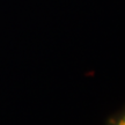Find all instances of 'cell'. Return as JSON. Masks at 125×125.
Here are the masks:
<instances>
[{"label": "cell", "instance_id": "1", "mask_svg": "<svg viewBox=\"0 0 125 125\" xmlns=\"http://www.w3.org/2000/svg\"><path fill=\"white\" fill-rule=\"evenodd\" d=\"M117 125H125V115H124V117H123V118H121V119H119V122L117 123Z\"/></svg>", "mask_w": 125, "mask_h": 125}]
</instances>
